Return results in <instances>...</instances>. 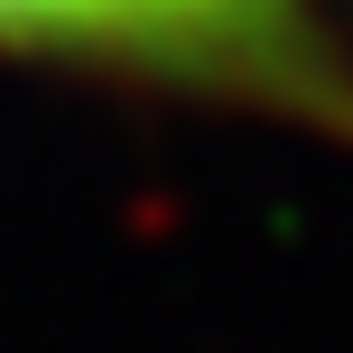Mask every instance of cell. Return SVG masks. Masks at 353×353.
Returning a JSON list of instances; mask_svg holds the SVG:
<instances>
[{"label": "cell", "instance_id": "cell-1", "mask_svg": "<svg viewBox=\"0 0 353 353\" xmlns=\"http://www.w3.org/2000/svg\"><path fill=\"white\" fill-rule=\"evenodd\" d=\"M0 47L112 56L261 103H335L298 0H0Z\"/></svg>", "mask_w": 353, "mask_h": 353}]
</instances>
